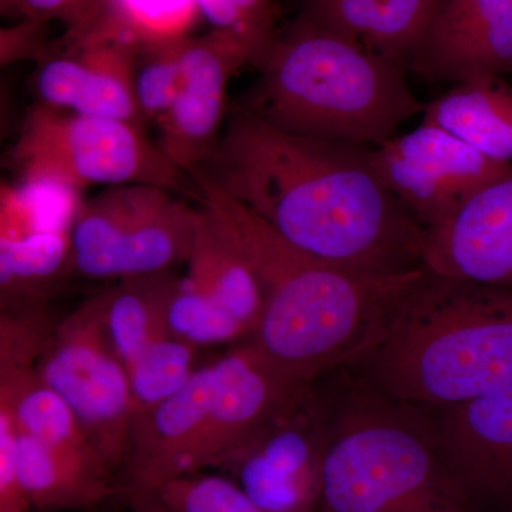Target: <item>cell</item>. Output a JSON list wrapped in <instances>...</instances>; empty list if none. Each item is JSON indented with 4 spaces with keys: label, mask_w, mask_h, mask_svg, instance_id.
I'll use <instances>...</instances> for the list:
<instances>
[{
    "label": "cell",
    "mask_w": 512,
    "mask_h": 512,
    "mask_svg": "<svg viewBox=\"0 0 512 512\" xmlns=\"http://www.w3.org/2000/svg\"><path fill=\"white\" fill-rule=\"evenodd\" d=\"M197 350L173 336L158 339L144 350L128 369L134 420L146 416L183 389L197 370Z\"/></svg>",
    "instance_id": "d4e9b609"
},
{
    "label": "cell",
    "mask_w": 512,
    "mask_h": 512,
    "mask_svg": "<svg viewBox=\"0 0 512 512\" xmlns=\"http://www.w3.org/2000/svg\"><path fill=\"white\" fill-rule=\"evenodd\" d=\"M187 266L188 284L231 313L251 335L264 312V291L220 222L202 205Z\"/></svg>",
    "instance_id": "ac0fdd59"
},
{
    "label": "cell",
    "mask_w": 512,
    "mask_h": 512,
    "mask_svg": "<svg viewBox=\"0 0 512 512\" xmlns=\"http://www.w3.org/2000/svg\"><path fill=\"white\" fill-rule=\"evenodd\" d=\"M409 410L387 399L329 412L318 512H474L448 473L437 424Z\"/></svg>",
    "instance_id": "5b68a950"
},
{
    "label": "cell",
    "mask_w": 512,
    "mask_h": 512,
    "mask_svg": "<svg viewBox=\"0 0 512 512\" xmlns=\"http://www.w3.org/2000/svg\"><path fill=\"white\" fill-rule=\"evenodd\" d=\"M251 56L241 43L211 30L188 36L170 109L158 124L156 144L180 170L194 173L210 158L227 119L231 77Z\"/></svg>",
    "instance_id": "8fae6325"
},
{
    "label": "cell",
    "mask_w": 512,
    "mask_h": 512,
    "mask_svg": "<svg viewBox=\"0 0 512 512\" xmlns=\"http://www.w3.org/2000/svg\"><path fill=\"white\" fill-rule=\"evenodd\" d=\"M128 504L133 512H177L164 503L157 494L144 495Z\"/></svg>",
    "instance_id": "d6a6232c"
},
{
    "label": "cell",
    "mask_w": 512,
    "mask_h": 512,
    "mask_svg": "<svg viewBox=\"0 0 512 512\" xmlns=\"http://www.w3.org/2000/svg\"><path fill=\"white\" fill-rule=\"evenodd\" d=\"M446 0H305L301 18L409 69Z\"/></svg>",
    "instance_id": "e0dca14e"
},
{
    "label": "cell",
    "mask_w": 512,
    "mask_h": 512,
    "mask_svg": "<svg viewBox=\"0 0 512 512\" xmlns=\"http://www.w3.org/2000/svg\"><path fill=\"white\" fill-rule=\"evenodd\" d=\"M387 190L427 232L450 221L471 198L512 174V163L485 156L444 128H419L372 147Z\"/></svg>",
    "instance_id": "9c48e42d"
},
{
    "label": "cell",
    "mask_w": 512,
    "mask_h": 512,
    "mask_svg": "<svg viewBox=\"0 0 512 512\" xmlns=\"http://www.w3.org/2000/svg\"><path fill=\"white\" fill-rule=\"evenodd\" d=\"M60 320L50 303H0V370L36 367Z\"/></svg>",
    "instance_id": "4316f807"
},
{
    "label": "cell",
    "mask_w": 512,
    "mask_h": 512,
    "mask_svg": "<svg viewBox=\"0 0 512 512\" xmlns=\"http://www.w3.org/2000/svg\"><path fill=\"white\" fill-rule=\"evenodd\" d=\"M436 424L448 473L474 512H511L512 382L444 410Z\"/></svg>",
    "instance_id": "7c38bea8"
},
{
    "label": "cell",
    "mask_w": 512,
    "mask_h": 512,
    "mask_svg": "<svg viewBox=\"0 0 512 512\" xmlns=\"http://www.w3.org/2000/svg\"><path fill=\"white\" fill-rule=\"evenodd\" d=\"M103 0H15L26 19L47 22L60 20L67 26V33L77 32L90 22Z\"/></svg>",
    "instance_id": "4dcf8cb0"
},
{
    "label": "cell",
    "mask_w": 512,
    "mask_h": 512,
    "mask_svg": "<svg viewBox=\"0 0 512 512\" xmlns=\"http://www.w3.org/2000/svg\"><path fill=\"white\" fill-rule=\"evenodd\" d=\"M202 18L197 0H103L94 18L66 40H114L141 49L191 36Z\"/></svg>",
    "instance_id": "cb8c5ba5"
},
{
    "label": "cell",
    "mask_w": 512,
    "mask_h": 512,
    "mask_svg": "<svg viewBox=\"0 0 512 512\" xmlns=\"http://www.w3.org/2000/svg\"><path fill=\"white\" fill-rule=\"evenodd\" d=\"M70 276V231L0 238V303H50Z\"/></svg>",
    "instance_id": "603a6c76"
},
{
    "label": "cell",
    "mask_w": 512,
    "mask_h": 512,
    "mask_svg": "<svg viewBox=\"0 0 512 512\" xmlns=\"http://www.w3.org/2000/svg\"><path fill=\"white\" fill-rule=\"evenodd\" d=\"M369 146L296 136L239 104L194 174L326 264L393 275L423 268L426 231L387 190Z\"/></svg>",
    "instance_id": "6da1fadb"
},
{
    "label": "cell",
    "mask_w": 512,
    "mask_h": 512,
    "mask_svg": "<svg viewBox=\"0 0 512 512\" xmlns=\"http://www.w3.org/2000/svg\"><path fill=\"white\" fill-rule=\"evenodd\" d=\"M36 370L119 478L130 448L133 399L126 366L104 329L99 293L60 320Z\"/></svg>",
    "instance_id": "ba28073f"
},
{
    "label": "cell",
    "mask_w": 512,
    "mask_h": 512,
    "mask_svg": "<svg viewBox=\"0 0 512 512\" xmlns=\"http://www.w3.org/2000/svg\"><path fill=\"white\" fill-rule=\"evenodd\" d=\"M18 454L20 476L37 511H89L119 495V478L107 468L92 466L20 431Z\"/></svg>",
    "instance_id": "d6986e66"
},
{
    "label": "cell",
    "mask_w": 512,
    "mask_h": 512,
    "mask_svg": "<svg viewBox=\"0 0 512 512\" xmlns=\"http://www.w3.org/2000/svg\"><path fill=\"white\" fill-rule=\"evenodd\" d=\"M423 123L450 131L485 156L512 163V86L500 77L456 84L426 104Z\"/></svg>",
    "instance_id": "ffe728a7"
},
{
    "label": "cell",
    "mask_w": 512,
    "mask_h": 512,
    "mask_svg": "<svg viewBox=\"0 0 512 512\" xmlns=\"http://www.w3.org/2000/svg\"><path fill=\"white\" fill-rule=\"evenodd\" d=\"M43 22L26 19L15 28L2 30V64H9L15 60L36 57L42 60L49 47L42 39Z\"/></svg>",
    "instance_id": "1f68e13d"
},
{
    "label": "cell",
    "mask_w": 512,
    "mask_h": 512,
    "mask_svg": "<svg viewBox=\"0 0 512 512\" xmlns=\"http://www.w3.org/2000/svg\"><path fill=\"white\" fill-rule=\"evenodd\" d=\"M0 402L8 406L20 433L92 466L110 470L70 407L40 377L36 367L0 370Z\"/></svg>",
    "instance_id": "44dd1931"
},
{
    "label": "cell",
    "mask_w": 512,
    "mask_h": 512,
    "mask_svg": "<svg viewBox=\"0 0 512 512\" xmlns=\"http://www.w3.org/2000/svg\"><path fill=\"white\" fill-rule=\"evenodd\" d=\"M214 394L192 474L225 470L311 384L282 379L242 346L212 362Z\"/></svg>",
    "instance_id": "4fadbf2b"
},
{
    "label": "cell",
    "mask_w": 512,
    "mask_h": 512,
    "mask_svg": "<svg viewBox=\"0 0 512 512\" xmlns=\"http://www.w3.org/2000/svg\"><path fill=\"white\" fill-rule=\"evenodd\" d=\"M409 69L454 84L512 72V0H446Z\"/></svg>",
    "instance_id": "9a60e30c"
},
{
    "label": "cell",
    "mask_w": 512,
    "mask_h": 512,
    "mask_svg": "<svg viewBox=\"0 0 512 512\" xmlns=\"http://www.w3.org/2000/svg\"><path fill=\"white\" fill-rule=\"evenodd\" d=\"M165 325L173 338L195 348L247 339L248 330L222 306L178 278L165 305Z\"/></svg>",
    "instance_id": "484cf974"
},
{
    "label": "cell",
    "mask_w": 512,
    "mask_h": 512,
    "mask_svg": "<svg viewBox=\"0 0 512 512\" xmlns=\"http://www.w3.org/2000/svg\"><path fill=\"white\" fill-rule=\"evenodd\" d=\"M156 185L107 187L82 202L72 228L74 276L121 279L187 264L200 208Z\"/></svg>",
    "instance_id": "52a82bcc"
},
{
    "label": "cell",
    "mask_w": 512,
    "mask_h": 512,
    "mask_svg": "<svg viewBox=\"0 0 512 512\" xmlns=\"http://www.w3.org/2000/svg\"><path fill=\"white\" fill-rule=\"evenodd\" d=\"M9 161L20 180H46L76 190L90 185H156L201 205L194 178L180 170L144 127L83 116L37 103L26 114Z\"/></svg>",
    "instance_id": "8992f818"
},
{
    "label": "cell",
    "mask_w": 512,
    "mask_h": 512,
    "mask_svg": "<svg viewBox=\"0 0 512 512\" xmlns=\"http://www.w3.org/2000/svg\"><path fill=\"white\" fill-rule=\"evenodd\" d=\"M202 207L214 215L255 272L265 305L242 348L266 369L313 384L362 362L426 266L376 275L326 264L285 241L258 215L200 174Z\"/></svg>",
    "instance_id": "7a4b0ae2"
},
{
    "label": "cell",
    "mask_w": 512,
    "mask_h": 512,
    "mask_svg": "<svg viewBox=\"0 0 512 512\" xmlns=\"http://www.w3.org/2000/svg\"><path fill=\"white\" fill-rule=\"evenodd\" d=\"M512 512V511H511Z\"/></svg>",
    "instance_id": "836d02e7"
},
{
    "label": "cell",
    "mask_w": 512,
    "mask_h": 512,
    "mask_svg": "<svg viewBox=\"0 0 512 512\" xmlns=\"http://www.w3.org/2000/svg\"><path fill=\"white\" fill-rule=\"evenodd\" d=\"M19 430L12 413L0 402V512H32L18 454Z\"/></svg>",
    "instance_id": "f546056e"
},
{
    "label": "cell",
    "mask_w": 512,
    "mask_h": 512,
    "mask_svg": "<svg viewBox=\"0 0 512 512\" xmlns=\"http://www.w3.org/2000/svg\"><path fill=\"white\" fill-rule=\"evenodd\" d=\"M154 494L177 512H265L234 478L205 471L175 478Z\"/></svg>",
    "instance_id": "f1b7e54d"
},
{
    "label": "cell",
    "mask_w": 512,
    "mask_h": 512,
    "mask_svg": "<svg viewBox=\"0 0 512 512\" xmlns=\"http://www.w3.org/2000/svg\"><path fill=\"white\" fill-rule=\"evenodd\" d=\"M211 30L234 37L245 47L255 67L274 43L278 16L275 0H197Z\"/></svg>",
    "instance_id": "83f0119b"
},
{
    "label": "cell",
    "mask_w": 512,
    "mask_h": 512,
    "mask_svg": "<svg viewBox=\"0 0 512 512\" xmlns=\"http://www.w3.org/2000/svg\"><path fill=\"white\" fill-rule=\"evenodd\" d=\"M328 420L311 384L224 471L265 512H318Z\"/></svg>",
    "instance_id": "30bf717a"
},
{
    "label": "cell",
    "mask_w": 512,
    "mask_h": 512,
    "mask_svg": "<svg viewBox=\"0 0 512 512\" xmlns=\"http://www.w3.org/2000/svg\"><path fill=\"white\" fill-rule=\"evenodd\" d=\"M424 266L446 278L512 288V174L429 232Z\"/></svg>",
    "instance_id": "2e32d148"
},
{
    "label": "cell",
    "mask_w": 512,
    "mask_h": 512,
    "mask_svg": "<svg viewBox=\"0 0 512 512\" xmlns=\"http://www.w3.org/2000/svg\"><path fill=\"white\" fill-rule=\"evenodd\" d=\"M387 399L444 410L512 382V288L426 268L362 360Z\"/></svg>",
    "instance_id": "3957f363"
},
{
    "label": "cell",
    "mask_w": 512,
    "mask_h": 512,
    "mask_svg": "<svg viewBox=\"0 0 512 512\" xmlns=\"http://www.w3.org/2000/svg\"><path fill=\"white\" fill-rule=\"evenodd\" d=\"M242 109L296 136L376 147L424 113L403 63L299 16L276 35Z\"/></svg>",
    "instance_id": "277c9868"
},
{
    "label": "cell",
    "mask_w": 512,
    "mask_h": 512,
    "mask_svg": "<svg viewBox=\"0 0 512 512\" xmlns=\"http://www.w3.org/2000/svg\"><path fill=\"white\" fill-rule=\"evenodd\" d=\"M136 49L114 40H64L39 60V104L144 126L134 89Z\"/></svg>",
    "instance_id": "5bb4252c"
},
{
    "label": "cell",
    "mask_w": 512,
    "mask_h": 512,
    "mask_svg": "<svg viewBox=\"0 0 512 512\" xmlns=\"http://www.w3.org/2000/svg\"><path fill=\"white\" fill-rule=\"evenodd\" d=\"M173 271L121 279L99 292L104 329L127 372L144 350L170 336L165 305L177 284Z\"/></svg>",
    "instance_id": "7402d4cb"
}]
</instances>
